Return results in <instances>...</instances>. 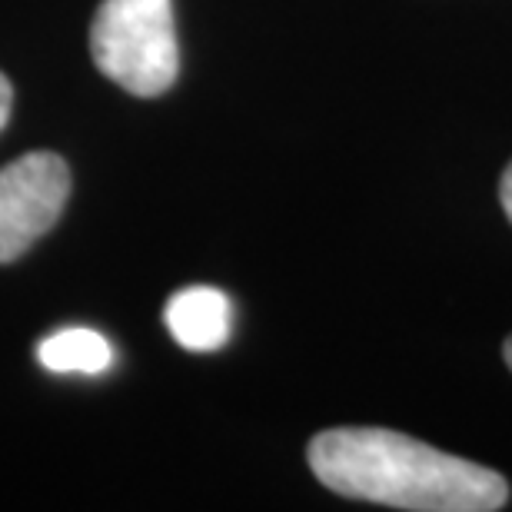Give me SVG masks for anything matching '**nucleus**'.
<instances>
[{
	"label": "nucleus",
	"instance_id": "6e6552de",
	"mask_svg": "<svg viewBox=\"0 0 512 512\" xmlns=\"http://www.w3.org/2000/svg\"><path fill=\"white\" fill-rule=\"evenodd\" d=\"M503 356H506V363H509V370H512V336H509L506 346H503Z\"/></svg>",
	"mask_w": 512,
	"mask_h": 512
},
{
	"label": "nucleus",
	"instance_id": "f03ea898",
	"mask_svg": "<svg viewBox=\"0 0 512 512\" xmlns=\"http://www.w3.org/2000/svg\"><path fill=\"white\" fill-rule=\"evenodd\" d=\"M90 54L133 97H160L180 74L170 0H104L90 27Z\"/></svg>",
	"mask_w": 512,
	"mask_h": 512
},
{
	"label": "nucleus",
	"instance_id": "7ed1b4c3",
	"mask_svg": "<svg viewBox=\"0 0 512 512\" xmlns=\"http://www.w3.org/2000/svg\"><path fill=\"white\" fill-rule=\"evenodd\" d=\"M70 197V167L34 150L0 170V263L17 260L60 220Z\"/></svg>",
	"mask_w": 512,
	"mask_h": 512
},
{
	"label": "nucleus",
	"instance_id": "f257e3e1",
	"mask_svg": "<svg viewBox=\"0 0 512 512\" xmlns=\"http://www.w3.org/2000/svg\"><path fill=\"white\" fill-rule=\"evenodd\" d=\"M310 469L326 489L413 512H493L509 499L496 469L449 456L393 429H326L310 443Z\"/></svg>",
	"mask_w": 512,
	"mask_h": 512
},
{
	"label": "nucleus",
	"instance_id": "20e7f679",
	"mask_svg": "<svg viewBox=\"0 0 512 512\" xmlns=\"http://www.w3.org/2000/svg\"><path fill=\"white\" fill-rule=\"evenodd\" d=\"M163 323L183 350L213 353L230 340L233 303L227 293L213 290V286H187L170 296Z\"/></svg>",
	"mask_w": 512,
	"mask_h": 512
},
{
	"label": "nucleus",
	"instance_id": "423d86ee",
	"mask_svg": "<svg viewBox=\"0 0 512 512\" xmlns=\"http://www.w3.org/2000/svg\"><path fill=\"white\" fill-rule=\"evenodd\" d=\"M10 104H14V90H10V80H7L4 74H0V130L7 127Z\"/></svg>",
	"mask_w": 512,
	"mask_h": 512
},
{
	"label": "nucleus",
	"instance_id": "0eeeda50",
	"mask_svg": "<svg viewBox=\"0 0 512 512\" xmlns=\"http://www.w3.org/2000/svg\"><path fill=\"white\" fill-rule=\"evenodd\" d=\"M499 200H503V213H506L509 223H512V163H509L506 173H503V183H499Z\"/></svg>",
	"mask_w": 512,
	"mask_h": 512
},
{
	"label": "nucleus",
	"instance_id": "39448f33",
	"mask_svg": "<svg viewBox=\"0 0 512 512\" xmlns=\"http://www.w3.org/2000/svg\"><path fill=\"white\" fill-rule=\"evenodd\" d=\"M37 360L50 373H104L114 363V346L107 343V336L87 326H70L54 336H47L37 346Z\"/></svg>",
	"mask_w": 512,
	"mask_h": 512
}]
</instances>
